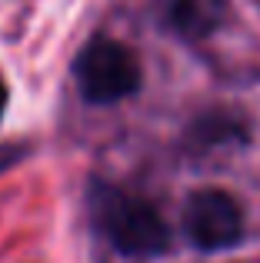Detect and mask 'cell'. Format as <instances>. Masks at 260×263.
Wrapping results in <instances>:
<instances>
[{
  "mask_svg": "<svg viewBox=\"0 0 260 263\" xmlns=\"http://www.w3.org/2000/svg\"><path fill=\"white\" fill-rule=\"evenodd\" d=\"M90 220L124 257H157L170 247V227L150 200L114 183H90Z\"/></svg>",
  "mask_w": 260,
  "mask_h": 263,
  "instance_id": "obj_1",
  "label": "cell"
},
{
  "mask_svg": "<svg viewBox=\"0 0 260 263\" xmlns=\"http://www.w3.org/2000/svg\"><path fill=\"white\" fill-rule=\"evenodd\" d=\"M73 80L87 103H117L143 84L140 57L114 37H94L73 60Z\"/></svg>",
  "mask_w": 260,
  "mask_h": 263,
  "instance_id": "obj_2",
  "label": "cell"
},
{
  "mask_svg": "<svg viewBox=\"0 0 260 263\" xmlns=\"http://www.w3.org/2000/svg\"><path fill=\"white\" fill-rule=\"evenodd\" d=\"M244 230H247L244 210L227 190L207 186V190L190 193L187 206H183V233L197 250H230L244 240Z\"/></svg>",
  "mask_w": 260,
  "mask_h": 263,
  "instance_id": "obj_3",
  "label": "cell"
},
{
  "mask_svg": "<svg viewBox=\"0 0 260 263\" xmlns=\"http://www.w3.org/2000/svg\"><path fill=\"white\" fill-rule=\"evenodd\" d=\"M227 20V0H160V24L180 40H203Z\"/></svg>",
  "mask_w": 260,
  "mask_h": 263,
  "instance_id": "obj_4",
  "label": "cell"
},
{
  "mask_svg": "<svg viewBox=\"0 0 260 263\" xmlns=\"http://www.w3.org/2000/svg\"><path fill=\"white\" fill-rule=\"evenodd\" d=\"M250 130L247 120L234 110H207V114L194 117L183 130V143L194 150H220V147H237V143H247Z\"/></svg>",
  "mask_w": 260,
  "mask_h": 263,
  "instance_id": "obj_5",
  "label": "cell"
},
{
  "mask_svg": "<svg viewBox=\"0 0 260 263\" xmlns=\"http://www.w3.org/2000/svg\"><path fill=\"white\" fill-rule=\"evenodd\" d=\"M27 154H30V143H0V174L13 170Z\"/></svg>",
  "mask_w": 260,
  "mask_h": 263,
  "instance_id": "obj_6",
  "label": "cell"
},
{
  "mask_svg": "<svg viewBox=\"0 0 260 263\" xmlns=\"http://www.w3.org/2000/svg\"><path fill=\"white\" fill-rule=\"evenodd\" d=\"M7 97H10V90H7L4 73H0V120H4V114H7Z\"/></svg>",
  "mask_w": 260,
  "mask_h": 263,
  "instance_id": "obj_7",
  "label": "cell"
}]
</instances>
